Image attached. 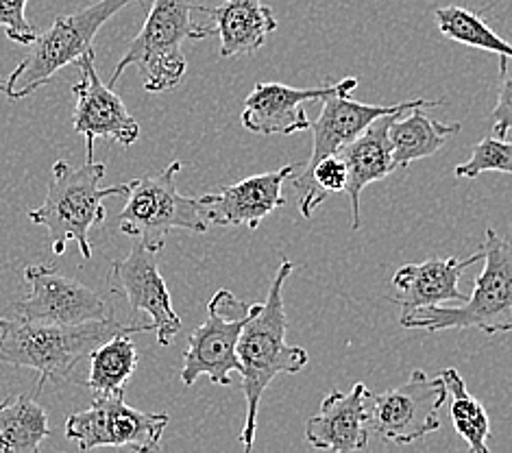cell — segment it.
I'll list each match as a JSON object with an SVG mask.
<instances>
[{
	"mask_svg": "<svg viewBox=\"0 0 512 453\" xmlns=\"http://www.w3.org/2000/svg\"><path fill=\"white\" fill-rule=\"evenodd\" d=\"M292 264L288 257H282L273 284L268 288V297L260 303L245 323L238 338V360H240V388L247 399L245 430L240 434L245 451L253 449L255 427H258V410L264 397V390L277 375L299 373L308 366L310 355L303 347L288 345V318L284 308V284L290 277Z\"/></svg>",
	"mask_w": 512,
	"mask_h": 453,
	"instance_id": "6da1fadb",
	"label": "cell"
},
{
	"mask_svg": "<svg viewBox=\"0 0 512 453\" xmlns=\"http://www.w3.org/2000/svg\"><path fill=\"white\" fill-rule=\"evenodd\" d=\"M144 332H151V323L123 325L114 316L81 325H51L20 316L0 318V364L38 371L35 393H42L48 382L68 379L75 366L105 340Z\"/></svg>",
	"mask_w": 512,
	"mask_h": 453,
	"instance_id": "7a4b0ae2",
	"label": "cell"
},
{
	"mask_svg": "<svg viewBox=\"0 0 512 453\" xmlns=\"http://www.w3.org/2000/svg\"><path fill=\"white\" fill-rule=\"evenodd\" d=\"M85 157L88 159L81 168H72L62 159L53 164L46 199L38 210L29 212V220L48 231L55 255H64L68 242H77L83 262H90L92 244L88 234L107 216L103 201L109 197H125L127 183L101 188L107 166L96 164L92 155Z\"/></svg>",
	"mask_w": 512,
	"mask_h": 453,
	"instance_id": "3957f363",
	"label": "cell"
},
{
	"mask_svg": "<svg viewBox=\"0 0 512 453\" xmlns=\"http://www.w3.org/2000/svg\"><path fill=\"white\" fill-rule=\"evenodd\" d=\"M194 11L197 5L192 0H153L144 27L109 77V88H114L129 66L138 68L146 92H166L179 85L188 68L181 44L216 35L214 27H205L192 18Z\"/></svg>",
	"mask_w": 512,
	"mask_h": 453,
	"instance_id": "277c9868",
	"label": "cell"
},
{
	"mask_svg": "<svg viewBox=\"0 0 512 453\" xmlns=\"http://www.w3.org/2000/svg\"><path fill=\"white\" fill-rule=\"evenodd\" d=\"M484 271L475 279L473 295L458 308L428 305L401 316V327L423 332L478 327L484 334H508L512 329V247L495 229L484 234Z\"/></svg>",
	"mask_w": 512,
	"mask_h": 453,
	"instance_id": "5b68a950",
	"label": "cell"
},
{
	"mask_svg": "<svg viewBox=\"0 0 512 453\" xmlns=\"http://www.w3.org/2000/svg\"><path fill=\"white\" fill-rule=\"evenodd\" d=\"M131 3L136 0H96L77 14L55 18L51 29L38 33L31 44L33 51L20 61L5 83H0V92H5L11 101L27 99L59 70L75 64L85 51H90L103 24Z\"/></svg>",
	"mask_w": 512,
	"mask_h": 453,
	"instance_id": "8992f818",
	"label": "cell"
},
{
	"mask_svg": "<svg viewBox=\"0 0 512 453\" xmlns=\"http://www.w3.org/2000/svg\"><path fill=\"white\" fill-rule=\"evenodd\" d=\"M181 168L184 164L173 162L157 175H144L127 183V205L118 214V227L125 236L140 238L155 253L164 251V240L170 231H207L199 199L177 190Z\"/></svg>",
	"mask_w": 512,
	"mask_h": 453,
	"instance_id": "52a82bcc",
	"label": "cell"
},
{
	"mask_svg": "<svg viewBox=\"0 0 512 453\" xmlns=\"http://www.w3.org/2000/svg\"><path fill=\"white\" fill-rule=\"evenodd\" d=\"M260 303H245L229 290H218L207 303V318L194 329L181 366V382L192 386L201 375L216 386H229L231 375H240L238 338L242 327L258 312Z\"/></svg>",
	"mask_w": 512,
	"mask_h": 453,
	"instance_id": "ba28073f",
	"label": "cell"
},
{
	"mask_svg": "<svg viewBox=\"0 0 512 453\" xmlns=\"http://www.w3.org/2000/svg\"><path fill=\"white\" fill-rule=\"evenodd\" d=\"M445 401L447 388L441 375L432 379L417 369L399 388L388 390L384 395L369 393L367 427L386 443H417L423 436L441 430L438 412Z\"/></svg>",
	"mask_w": 512,
	"mask_h": 453,
	"instance_id": "9c48e42d",
	"label": "cell"
},
{
	"mask_svg": "<svg viewBox=\"0 0 512 453\" xmlns=\"http://www.w3.org/2000/svg\"><path fill=\"white\" fill-rule=\"evenodd\" d=\"M168 414L142 412L125 403V393L96 395L83 412H75L66 421V438L81 451L96 447H129L133 451H157Z\"/></svg>",
	"mask_w": 512,
	"mask_h": 453,
	"instance_id": "30bf717a",
	"label": "cell"
},
{
	"mask_svg": "<svg viewBox=\"0 0 512 453\" xmlns=\"http://www.w3.org/2000/svg\"><path fill=\"white\" fill-rule=\"evenodd\" d=\"M29 295L14 303L16 316L51 325H81L105 321L114 308L81 281L64 277L53 266L33 264L24 268Z\"/></svg>",
	"mask_w": 512,
	"mask_h": 453,
	"instance_id": "8fae6325",
	"label": "cell"
},
{
	"mask_svg": "<svg viewBox=\"0 0 512 453\" xmlns=\"http://www.w3.org/2000/svg\"><path fill=\"white\" fill-rule=\"evenodd\" d=\"M157 255L160 253H155L136 238L129 255L112 264L107 286L114 295L125 297L133 312L149 314L151 332L157 334V345L168 347L181 332V318L173 308L166 281L157 268Z\"/></svg>",
	"mask_w": 512,
	"mask_h": 453,
	"instance_id": "7c38bea8",
	"label": "cell"
},
{
	"mask_svg": "<svg viewBox=\"0 0 512 453\" xmlns=\"http://www.w3.org/2000/svg\"><path fill=\"white\" fill-rule=\"evenodd\" d=\"M75 66L81 72V79L72 85V94L77 96L72 127L85 136V155H94V140L99 138L131 146L140 138V125L129 114L123 99L101 81L96 72L94 46L75 61Z\"/></svg>",
	"mask_w": 512,
	"mask_h": 453,
	"instance_id": "4fadbf2b",
	"label": "cell"
},
{
	"mask_svg": "<svg viewBox=\"0 0 512 453\" xmlns=\"http://www.w3.org/2000/svg\"><path fill=\"white\" fill-rule=\"evenodd\" d=\"M358 88V79L349 77L340 81V88L323 99V112L310 122L312 129V155L303 164V170L314 166L327 155H336L351 140H356L373 120L388 114L412 112L417 107H438L443 101H404L397 105H367L351 101L349 94Z\"/></svg>",
	"mask_w": 512,
	"mask_h": 453,
	"instance_id": "5bb4252c",
	"label": "cell"
},
{
	"mask_svg": "<svg viewBox=\"0 0 512 453\" xmlns=\"http://www.w3.org/2000/svg\"><path fill=\"white\" fill-rule=\"evenodd\" d=\"M295 173V166H282L275 173H262L231 183L216 192L199 197L207 225L258 229L262 220L286 205L284 181Z\"/></svg>",
	"mask_w": 512,
	"mask_h": 453,
	"instance_id": "9a60e30c",
	"label": "cell"
},
{
	"mask_svg": "<svg viewBox=\"0 0 512 453\" xmlns=\"http://www.w3.org/2000/svg\"><path fill=\"white\" fill-rule=\"evenodd\" d=\"M338 83H325L321 88H290L284 83H255L242 109V127L258 136H292L308 131L310 120L303 105L323 101L336 92Z\"/></svg>",
	"mask_w": 512,
	"mask_h": 453,
	"instance_id": "2e32d148",
	"label": "cell"
},
{
	"mask_svg": "<svg viewBox=\"0 0 512 453\" xmlns=\"http://www.w3.org/2000/svg\"><path fill=\"white\" fill-rule=\"evenodd\" d=\"M369 388L356 382L349 393H329L319 414L306 421V440L314 449L349 453L362 451L369 443L367 427Z\"/></svg>",
	"mask_w": 512,
	"mask_h": 453,
	"instance_id": "e0dca14e",
	"label": "cell"
},
{
	"mask_svg": "<svg viewBox=\"0 0 512 453\" xmlns=\"http://www.w3.org/2000/svg\"><path fill=\"white\" fill-rule=\"evenodd\" d=\"M482 257L484 251L480 249L478 253L465 257V260L447 257V260H428L421 264L401 266L393 277V286L399 290V297L393 301L401 308V316L417 308H428V305L467 301L458 288V279Z\"/></svg>",
	"mask_w": 512,
	"mask_h": 453,
	"instance_id": "ac0fdd59",
	"label": "cell"
},
{
	"mask_svg": "<svg viewBox=\"0 0 512 453\" xmlns=\"http://www.w3.org/2000/svg\"><path fill=\"white\" fill-rule=\"evenodd\" d=\"M388 116H380L364 129L356 140L343 146L336 155L343 159L347 168V188L345 192L351 199V229H360V194L373 181L386 179L395 173L393 157H390L388 144Z\"/></svg>",
	"mask_w": 512,
	"mask_h": 453,
	"instance_id": "d6986e66",
	"label": "cell"
},
{
	"mask_svg": "<svg viewBox=\"0 0 512 453\" xmlns=\"http://www.w3.org/2000/svg\"><path fill=\"white\" fill-rule=\"evenodd\" d=\"M197 11L214 18L223 57L253 55L279 27L273 9L264 5V0H227L221 7L197 5Z\"/></svg>",
	"mask_w": 512,
	"mask_h": 453,
	"instance_id": "ffe728a7",
	"label": "cell"
},
{
	"mask_svg": "<svg viewBox=\"0 0 512 453\" xmlns=\"http://www.w3.org/2000/svg\"><path fill=\"white\" fill-rule=\"evenodd\" d=\"M423 107L412 109V114H393L388 125L390 157L395 170H406L417 159L430 157L441 151L445 142L460 133V122H438L421 112Z\"/></svg>",
	"mask_w": 512,
	"mask_h": 453,
	"instance_id": "44dd1931",
	"label": "cell"
},
{
	"mask_svg": "<svg viewBox=\"0 0 512 453\" xmlns=\"http://www.w3.org/2000/svg\"><path fill=\"white\" fill-rule=\"evenodd\" d=\"M48 436V414L35 397L0 401V453H38Z\"/></svg>",
	"mask_w": 512,
	"mask_h": 453,
	"instance_id": "7402d4cb",
	"label": "cell"
},
{
	"mask_svg": "<svg viewBox=\"0 0 512 453\" xmlns=\"http://www.w3.org/2000/svg\"><path fill=\"white\" fill-rule=\"evenodd\" d=\"M131 334H118L96 347L90 358V375L85 379L96 395L125 393V384L138 369V349L129 338Z\"/></svg>",
	"mask_w": 512,
	"mask_h": 453,
	"instance_id": "603a6c76",
	"label": "cell"
},
{
	"mask_svg": "<svg viewBox=\"0 0 512 453\" xmlns=\"http://www.w3.org/2000/svg\"><path fill=\"white\" fill-rule=\"evenodd\" d=\"M441 379L447 388L449 416L458 436L467 440L471 453H489L486 440H489L491 434V421L484 406L469 393L465 379L456 369H445Z\"/></svg>",
	"mask_w": 512,
	"mask_h": 453,
	"instance_id": "cb8c5ba5",
	"label": "cell"
},
{
	"mask_svg": "<svg viewBox=\"0 0 512 453\" xmlns=\"http://www.w3.org/2000/svg\"><path fill=\"white\" fill-rule=\"evenodd\" d=\"M434 22L443 38L454 40L471 48H480L495 55H512V48L495 31L486 27V22L465 7H441L434 11Z\"/></svg>",
	"mask_w": 512,
	"mask_h": 453,
	"instance_id": "d4e9b609",
	"label": "cell"
},
{
	"mask_svg": "<svg viewBox=\"0 0 512 453\" xmlns=\"http://www.w3.org/2000/svg\"><path fill=\"white\" fill-rule=\"evenodd\" d=\"M482 173H512V144L499 138H484L473 149L469 162L456 166L454 175L460 179H475Z\"/></svg>",
	"mask_w": 512,
	"mask_h": 453,
	"instance_id": "484cf974",
	"label": "cell"
},
{
	"mask_svg": "<svg viewBox=\"0 0 512 453\" xmlns=\"http://www.w3.org/2000/svg\"><path fill=\"white\" fill-rule=\"evenodd\" d=\"M29 0H0V29L7 38L22 46H31L38 38L33 24L27 20Z\"/></svg>",
	"mask_w": 512,
	"mask_h": 453,
	"instance_id": "4316f807",
	"label": "cell"
},
{
	"mask_svg": "<svg viewBox=\"0 0 512 453\" xmlns=\"http://www.w3.org/2000/svg\"><path fill=\"white\" fill-rule=\"evenodd\" d=\"M510 57L499 55V88H497V103L493 109V129L495 138L508 140V131L512 125V79H510Z\"/></svg>",
	"mask_w": 512,
	"mask_h": 453,
	"instance_id": "83f0119b",
	"label": "cell"
}]
</instances>
